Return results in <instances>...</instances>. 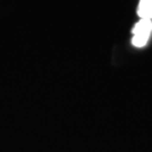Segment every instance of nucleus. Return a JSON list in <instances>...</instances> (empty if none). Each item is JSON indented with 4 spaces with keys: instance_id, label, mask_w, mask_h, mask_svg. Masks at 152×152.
Wrapping results in <instances>:
<instances>
[{
    "instance_id": "f257e3e1",
    "label": "nucleus",
    "mask_w": 152,
    "mask_h": 152,
    "mask_svg": "<svg viewBox=\"0 0 152 152\" xmlns=\"http://www.w3.org/2000/svg\"><path fill=\"white\" fill-rule=\"evenodd\" d=\"M152 32V22L149 19H140L133 28L132 44L136 48H143L148 43Z\"/></svg>"
},
{
    "instance_id": "f03ea898",
    "label": "nucleus",
    "mask_w": 152,
    "mask_h": 152,
    "mask_svg": "<svg viewBox=\"0 0 152 152\" xmlns=\"http://www.w3.org/2000/svg\"><path fill=\"white\" fill-rule=\"evenodd\" d=\"M137 15L140 19H152V0H140L137 7Z\"/></svg>"
}]
</instances>
